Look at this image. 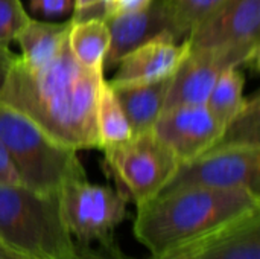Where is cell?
I'll list each match as a JSON object with an SVG mask.
<instances>
[{
  "mask_svg": "<svg viewBox=\"0 0 260 259\" xmlns=\"http://www.w3.org/2000/svg\"><path fill=\"white\" fill-rule=\"evenodd\" d=\"M224 0H171V35L183 41Z\"/></svg>",
  "mask_w": 260,
  "mask_h": 259,
  "instance_id": "ffe728a7",
  "label": "cell"
},
{
  "mask_svg": "<svg viewBox=\"0 0 260 259\" xmlns=\"http://www.w3.org/2000/svg\"><path fill=\"white\" fill-rule=\"evenodd\" d=\"M99 0H73V9L75 11H84L93 6H98Z\"/></svg>",
  "mask_w": 260,
  "mask_h": 259,
  "instance_id": "83f0119b",
  "label": "cell"
},
{
  "mask_svg": "<svg viewBox=\"0 0 260 259\" xmlns=\"http://www.w3.org/2000/svg\"><path fill=\"white\" fill-rule=\"evenodd\" d=\"M62 223L79 246L114 249V231L126 218V198L117 189L90 183L85 176L67 180L58 191Z\"/></svg>",
  "mask_w": 260,
  "mask_h": 259,
  "instance_id": "8992f818",
  "label": "cell"
},
{
  "mask_svg": "<svg viewBox=\"0 0 260 259\" xmlns=\"http://www.w3.org/2000/svg\"><path fill=\"white\" fill-rule=\"evenodd\" d=\"M105 23L110 31V47L104 70L116 67L126 53L154 37L171 34V0H151L142 9L114 14Z\"/></svg>",
  "mask_w": 260,
  "mask_h": 259,
  "instance_id": "30bf717a",
  "label": "cell"
},
{
  "mask_svg": "<svg viewBox=\"0 0 260 259\" xmlns=\"http://www.w3.org/2000/svg\"><path fill=\"white\" fill-rule=\"evenodd\" d=\"M67 46L81 66L90 70L104 72V61L110 47V31L107 23L99 18L72 20Z\"/></svg>",
  "mask_w": 260,
  "mask_h": 259,
  "instance_id": "2e32d148",
  "label": "cell"
},
{
  "mask_svg": "<svg viewBox=\"0 0 260 259\" xmlns=\"http://www.w3.org/2000/svg\"><path fill=\"white\" fill-rule=\"evenodd\" d=\"M172 75L154 82L111 85L129 122L133 136L151 131L165 108Z\"/></svg>",
  "mask_w": 260,
  "mask_h": 259,
  "instance_id": "5bb4252c",
  "label": "cell"
},
{
  "mask_svg": "<svg viewBox=\"0 0 260 259\" xmlns=\"http://www.w3.org/2000/svg\"><path fill=\"white\" fill-rule=\"evenodd\" d=\"M70 26L72 20L66 23H47L29 18L14 38L21 49L20 60L32 67L49 64L67 44Z\"/></svg>",
  "mask_w": 260,
  "mask_h": 259,
  "instance_id": "9a60e30c",
  "label": "cell"
},
{
  "mask_svg": "<svg viewBox=\"0 0 260 259\" xmlns=\"http://www.w3.org/2000/svg\"><path fill=\"white\" fill-rule=\"evenodd\" d=\"M189 52L187 40L175 41L169 32L154 37L126 53L117 67L111 85L154 82L174 75Z\"/></svg>",
  "mask_w": 260,
  "mask_h": 259,
  "instance_id": "7c38bea8",
  "label": "cell"
},
{
  "mask_svg": "<svg viewBox=\"0 0 260 259\" xmlns=\"http://www.w3.org/2000/svg\"><path fill=\"white\" fill-rule=\"evenodd\" d=\"M216 145L260 147V99L257 93L244 101L236 116L224 127V133Z\"/></svg>",
  "mask_w": 260,
  "mask_h": 259,
  "instance_id": "d6986e66",
  "label": "cell"
},
{
  "mask_svg": "<svg viewBox=\"0 0 260 259\" xmlns=\"http://www.w3.org/2000/svg\"><path fill=\"white\" fill-rule=\"evenodd\" d=\"M0 142L21 185L43 194H58L75 177L85 176L78 151L56 142L29 118L0 102Z\"/></svg>",
  "mask_w": 260,
  "mask_h": 259,
  "instance_id": "277c9868",
  "label": "cell"
},
{
  "mask_svg": "<svg viewBox=\"0 0 260 259\" xmlns=\"http://www.w3.org/2000/svg\"><path fill=\"white\" fill-rule=\"evenodd\" d=\"M229 67L233 66L222 55L189 50L172 75L165 108L206 104L219 73Z\"/></svg>",
  "mask_w": 260,
  "mask_h": 259,
  "instance_id": "4fadbf2b",
  "label": "cell"
},
{
  "mask_svg": "<svg viewBox=\"0 0 260 259\" xmlns=\"http://www.w3.org/2000/svg\"><path fill=\"white\" fill-rule=\"evenodd\" d=\"M0 183H21L2 142H0Z\"/></svg>",
  "mask_w": 260,
  "mask_h": 259,
  "instance_id": "603a6c76",
  "label": "cell"
},
{
  "mask_svg": "<svg viewBox=\"0 0 260 259\" xmlns=\"http://www.w3.org/2000/svg\"><path fill=\"white\" fill-rule=\"evenodd\" d=\"M0 259H34L18 250H15L14 247H11L9 244H6L3 240H0Z\"/></svg>",
  "mask_w": 260,
  "mask_h": 259,
  "instance_id": "4316f807",
  "label": "cell"
},
{
  "mask_svg": "<svg viewBox=\"0 0 260 259\" xmlns=\"http://www.w3.org/2000/svg\"><path fill=\"white\" fill-rule=\"evenodd\" d=\"M29 18L20 0H0V46H9Z\"/></svg>",
  "mask_w": 260,
  "mask_h": 259,
  "instance_id": "44dd1931",
  "label": "cell"
},
{
  "mask_svg": "<svg viewBox=\"0 0 260 259\" xmlns=\"http://www.w3.org/2000/svg\"><path fill=\"white\" fill-rule=\"evenodd\" d=\"M62 259H122L117 255H114V252H108V253H102L98 250H91L88 246H79L75 244L73 250L64 256Z\"/></svg>",
  "mask_w": 260,
  "mask_h": 259,
  "instance_id": "cb8c5ba5",
  "label": "cell"
},
{
  "mask_svg": "<svg viewBox=\"0 0 260 259\" xmlns=\"http://www.w3.org/2000/svg\"><path fill=\"white\" fill-rule=\"evenodd\" d=\"M96 130L99 139V150L107 145L128 140L133 136L129 122L122 110V105L110 85L104 79L96 104Z\"/></svg>",
  "mask_w": 260,
  "mask_h": 259,
  "instance_id": "e0dca14e",
  "label": "cell"
},
{
  "mask_svg": "<svg viewBox=\"0 0 260 259\" xmlns=\"http://www.w3.org/2000/svg\"><path fill=\"white\" fill-rule=\"evenodd\" d=\"M15 58H17V55L8 46H0V93H2V89L6 82L8 73L11 70L12 63L15 61Z\"/></svg>",
  "mask_w": 260,
  "mask_h": 259,
  "instance_id": "484cf974",
  "label": "cell"
},
{
  "mask_svg": "<svg viewBox=\"0 0 260 259\" xmlns=\"http://www.w3.org/2000/svg\"><path fill=\"white\" fill-rule=\"evenodd\" d=\"M0 240L34 259H62L75 241L59 212L58 194L0 183Z\"/></svg>",
  "mask_w": 260,
  "mask_h": 259,
  "instance_id": "3957f363",
  "label": "cell"
},
{
  "mask_svg": "<svg viewBox=\"0 0 260 259\" xmlns=\"http://www.w3.org/2000/svg\"><path fill=\"white\" fill-rule=\"evenodd\" d=\"M151 259H260V211Z\"/></svg>",
  "mask_w": 260,
  "mask_h": 259,
  "instance_id": "8fae6325",
  "label": "cell"
},
{
  "mask_svg": "<svg viewBox=\"0 0 260 259\" xmlns=\"http://www.w3.org/2000/svg\"><path fill=\"white\" fill-rule=\"evenodd\" d=\"M30 11L44 17H61L73 11V0H30Z\"/></svg>",
  "mask_w": 260,
  "mask_h": 259,
  "instance_id": "7402d4cb",
  "label": "cell"
},
{
  "mask_svg": "<svg viewBox=\"0 0 260 259\" xmlns=\"http://www.w3.org/2000/svg\"><path fill=\"white\" fill-rule=\"evenodd\" d=\"M154 136L177 157L189 162L218 143L224 127L206 104L165 108L152 127Z\"/></svg>",
  "mask_w": 260,
  "mask_h": 259,
  "instance_id": "9c48e42d",
  "label": "cell"
},
{
  "mask_svg": "<svg viewBox=\"0 0 260 259\" xmlns=\"http://www.w3.org/2000/svg\"><path fill=\"white\" fill-rule=\"evenodd\" d=\"M259 211L260 195L245 189L183 188L137 208L134 235L160 256Z\"/></svg>",
  "mask_w": 260,
  "mask_h": 259,
  "instance_id": "7a4b0ae2",
  "label": "cell"
},
{
  "mask_svg": "<svg viewBox=\"0 0 260 259\" xmlns=\"http://www.w3.org/2000/svg\"><path fill=\"white\" fill-rule=\"evenodd\" d=\"M104 72L81 66L66 44L46 66L32 67L17 55L0 93L56 142L73 150L99 148L96 104Z\"/></svg>",
  "mask_w": 260,
  "mask_h": 259,
  "instance_id": "6da1fadb",
  "label": "cell"
},
{
  "mask_svg": "<svg viewBox=\"0 0 260 259\" xmlns=\"http://www.w3.org/2000/svg\"><path fill=\"white\" fill-rule=\"evenodd\" d=\"M260 0H224L186 38L189 50L222 55L233 67L259 61Z\"/></svg>",
  "mask_w": 260,
  "mask_h": 259,
  "instance_id": "52a82bcc",
  "label": "cell"
},
{
  "mask_svg": "<svg viewBox=\"0 0 260 259\" xmlns=\"http://www.w3.org/2000/svg\"><path fill=\"white\" fill-rule=\"evenodd\" d=\"M151 0H114L108 9V17L114 15V14H120V12H129V11H137L145 8ZM105 18V20H107Z\"/></svg>",
  "mask_w": 260,
  "mask_h": 259,
  "instance_id": "d4e9b609",
  "label": "cell"
},
{
  "mask_svg": "<svg viewBox=\"0 0 260 259\" xmlns=\"http://www.w3.org/2000/svg\"><path fill=\"white\" fill-rule=\"evenodd\" d=\"M245 78L238 67L222 70L207 98V108L213 118L225 127L241 110L244 98Z\"/></svg>",
  "mask_w": 260,
  "mask_h": 259,
  "instance_id": "ac0fdd59",
  "label": "cell"
},
{
  "mask_svg": "<svg viewBox=\"0 0 260 259\" xmlns=\"http://www.w3.org/2000/svg\"><path fill=\"white\" fill-rule=\"evenodd\" d=\"M102 151L119 191L137 208L158 197L180 165L177 157L154 136L152 130L107 145Z\"/></svg>",
  "mask_w": 260,
  "mask_h": 259,
  "instance_id": "5b68a950",
  "label": "cell"
},
{
  "mask_svg": "<svg viewBox=\"0 0 260 259\" xmlns=\"http://www.w3.org/2000/svg\"><path fill=\"white\" fill-rule=\"evenodd\" d=\"M183 188L245 189L260 195V147L215 145L180 163L161 194Z\"/></svg>",
  "mask_w": 260,
  "mask_h": 259,
  "instance_id": "ba28073f",
  "label": "cell"
}]
</instances>
